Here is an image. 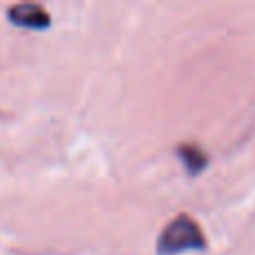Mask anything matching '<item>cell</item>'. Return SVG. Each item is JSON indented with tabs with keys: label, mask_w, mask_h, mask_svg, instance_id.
Wrapping results in <instances>:
<instances>
[{
	"label": "cell",
	"mask_w": 255,
	"mask_h": 255,
	"mask_svg": "<svg viewBox=\"0 0 255 255\" xmlns=\"http://www.w3.org/2000/svg\"><path fill=\"white\" fill-rule=\"evenodd\" d=\"M177 154H179L181 163H184V170L190 177H197L204 168L208 166V154L199 148L197 143H190V141H181L177 145Z\"/></svg>",
	"instance_id": "3957f363"
},
{
	"label": "cell",
	"mask_w": 255,
	"mask_h": 255,
	"mask_svg": "<svg viewBox=\"0 0 255 255\" xmlns=\"http://www.w3.org/2000/svg\"><path fill=\"white\" fill-rule=\"evenodd\" d=\"M208 240L204 238L202 226L193 215L179 213L161 229L157 238V255H179L186 251H204Z\"/></svg>",
	"instance_id": "6da1fadb"
},
{
	"label": "cell",
	"mask_w": 255,
	"mask_h": 255,
	"mask_svg": "<svg viewBox=\"0 0 255 255\" xmlns=\"http://www.w3.org/2000/svg\"><path fill=\"white\" fill-rule=\"evenodd\" d=\"M7 16L13 25L27 27V29H45V27H49V13L45 11V7L34 2L13 4V7H9Z\"/></svg>",
	"instance_id": "7a4b0ae2"
}]
</instances>
